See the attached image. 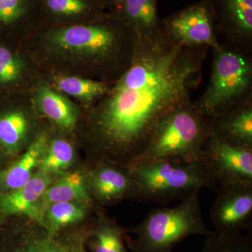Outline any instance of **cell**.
I'll return each mask as SVG.
<instances>
[{"label": "cell", "mask_w": 252, "mask_h": 252, "mask_svg": "<svg viewBox=\"0 0 252 252\" xmlns=\"http://www.w3.org/2000/svg\"><path fill=\"white\" fill-rule=\"evenodd\" d=\"M209 49L177 45L162 26L137 36L130 67L86 109L85 135L97 162L127 167L140 157L162 118L191 99Z\"/></svg>", "instance_id": "cell-1"}, {"label": "cell", "mask_w": 252, "mask_h": 252, "mask_svg": "<svg viewBox=\"0 0 252 252\" xmlns=\"http://www.w3.org/2000/svg\"><path fill=\"white\" fill-rule=\"evenodd\" d=\"M25 37L23 49L39 72L112 85L130 67L137 36L127 23L106 12L91 22L39 27Z\"/></svg>", "instance_id": "cell-2"}, {"label": "cell", "mask_w": 252, "mask_h": 252, "mask_svg": "<svg viewBox=\"0 0 252 252\" xmlns=\"http://www.w3.org/2000/svg\"><path fill=\"white\" fill-rule=\"evenodd\" d=\"M200 190L175 207L154 209L138 225L124 229V240L133 252H172L191 235L207 237L209 229L202 216Z\"/></svg>", "instance_id": "cell-3"}, {"label": "cell", "mask_w": 252, "mask_h": 252, "mask_svg": "<svg viewBox=\"0 0 252 252\" xmlns=\"http://www.w3.org/2000/svg\"><path fill=\"white\" fill-rule=\"evenodd\" d=\"M210 134L208 117L190 99L162 118L147 148L132 163L162 160L201 161Z\"/></svg>", "instance_id": "cell-4"}, {"label": "cell", "mask_w": 252, "mask_h": 252, "mask_svg": "<svg viewBox=\"0 0 252 252\" xmlns=\"http://www.w3.org/2000/svg\"><path fill=\"white\" fill-rule=\"evenodd\" d=\"M211 76L206 90L194 102L207 117H215L252 99V54L222 42L212 48Z\"/></svg>", "instance_id": "cell-5"}, {"label": "cell", "mask_w": 252, "mask_h": 252, "mask_svg": "<svg viewBox=\"0 0 252 252\" xmlns=\"http://www.w3.org/2000/svg\"><path fill=\"white\" fill-rule=\"evenodd\" d=\"M127 168L138 187L135 200L141 203L164 204L202 189H218L201 161L155 160L135 162Z\"/></svg>", "instance_id": "cell-6"}, {"label": "cell", "mask_w": 252, "mask_h": 252, "mask_svg": "<svg viewBox=\"0 0 252 252\" xmlns=\"http://www.w3.org/2000/svg\"><path fill=\"white\" fill-rule=\"evenodd\" d=\"M161 25L169 39L182 47L212 48L220 42L209 0H201L162 18Z\"/></svg>", "instance_id": "cell-7"}, {"label": "cell", "mask_w": 252, "mask_h": 252, "mask_svg": "<svg viewBox=\"0 0 252 252\" xmlns=\"http://www.w3.org/2000/svg\"><path fill=\"white\" fill-rule=\"evenodd\" d=\"M201 162L217 187L252 183V149L228 143L210 132Z\"/></svg>", "instance_id": "cell-8"}, {"label": "cell", "mask_w": 252, "mask_h": 252, "mask_svg": "<svg viewBox=\"0 0 252 252\" xmlns=\"http://www.w3.org/2000/svg\"><path fill=\"white\" fill-rule=\"evenodd\" d=\"M210 210V220L217 233L240 234L252 223V183L220 186Z\"/></svg>", "instance_id": "cell-9"}, {"label": "cell", "mask_w": 252, "mask_h": 252, "mask_svg": "<svg viewBox=\"0 0 252 252\" xmlns=\"http://www.w3.org/2000/svg\"><path fill=\"white\" fill-rule=\"evenodd\" d=\"M218 37L238 51L252 54V0H209Z\"/></svg>", "instance_id": "cell-10"}, {"label": "cell", "mask_w": 252, "mask_h": 252, "mask_svg": "<svg viewBox=\"0 0 252 252\" xmlns=\"http://www.w3.org/2000/svg\"><path fill=\"white\" fill-rule=\"evenodd\" d=\"M86 178L92 198L102 205L135 199L138 191L129 169L107 160L97 162Z\"/></svg>", "instance_id": "cell-11"}, {"label": "cell", "mask_w": 252, "mask_h": 252, "mask_svg": "<svg viewBox=\"0 0 252 252\" xmlns=\"http://www.w3.org/2000/svg\"><path fill=\"white\" fill-rule=\"evenodd\" d=\"M31 91L36 112L64 133L75 130L80 120V109L67 96L51 87L40 77Z\"/></svg>", "instance_id": "cell-12"}, {"label": "cell", "mask_w": 252, "mask_h": 252, "mask_svg": "<svg viewBox=\"0 0 252 252\" xmlns=\"http://www.w3.org/2000/svg\"><path fill=\"white\" fill-rule=\"evenodd\" d=\"M51 183V176L38 170L23 187L0 193V214L4 217H30L44 228V215L39 204Z\"/></svg>", "instance_id": "cell-13"}, {"label": "cell", "mask_w": 252, "mask_h": 252, "mask_svg": "<svg viewBox=\"0 0 252 252\" xmlns=\"http://www.w3.org/2000/svg\"><path fill=\"white\" fill-rule=\"evenodd\" d=\"M35 3L40 27L91 22L107 12L96 0H35Z\"/></svg>", "instance_id": "cell-14"}, {"label": "cell", "mask_w": 252, "mask_h": 252, "mask_svg": "<svg viewBox=\"0 0 252 252\" xmlns=\"http://www.w3.org/2000/svg\"><path fill=\"white\" fill-rule=\"evenodd\" d=\"M26 99H23L21 105L0 114V145L11 155L21 152L33 140L36 121L32 112L35 107L31 94L27 102Z\"/></svg>", "instance_id": "cell-15"}, {"label": "cell", "mask_w": 252, "mask_h": 252, "mask_svg": "<svg viewBox=\"0 0 252 252\" xmlns=\"http://www.w3.org/2000/svg\"><path fill=\"white\" fill-rule=\"evenodd\" d=\"M208 119L211 133L237 147L252 149V99Z\"/></svg>", "instance_id": "cell-16"}, {"label": "cell", "mask_w": 252, "mask_h": 252, "mask_svg": "<svg viewBox=\"0 0 252 252\" xmlns=\"http://www.w3.org/2000/svg\"><path fill=\"white\" fill-rule=\"evenodd\" d=\"M37 72L35 64L25 50L21 54L0 44V86L22 87L23 90L31 91L39 78Z\"/></svg>", "instance_id": "cell-17"}, {"label": "cell", "mask_w": 252, "mask_h": 252, "mask_svg": "<svg viewBox=\"0 0 252 252\" xmlns=\"http://www.w3.org/2000/svg\"><path fill=\"white\" fill-rule=\"evenodd\" d=\"M107 12L109 16L127 23L137 36L152 34L161 28L158 0H125Z\"/></svg>", "instance_id": "cell-18"}, {"label": "cell", "mask_w": 252, "mask_h": 252, "mask_svg": "<svg viewBox=\"0 0 252 252\" xmlns=\"http://www.w3.org/2000/svg\"><path fill=\"white\" fill-rule=\"evenodd\" d=\"M40 78L61 94L77 99L86 109L102 98L112 86L102 81L69 74H44Z\"/></svg>", "instance_id": "cell-19"}, {"label": "cell", "mask_w": 252, "mask_h": 252, "mask_svg": "<svg viewBox=\"0 0 252 252\" xmlns=\"http://www.w3.org/2000/svg\"><path fill=\"white\" fill-rule=\"evenodd\" d=\"M49 138L47 132H41L33 139L17 161L0 172V189L3 192L16 190L31 180L38 168Z\"/></svg>", "instance_id": "cell-20"}, {"label": "cell", "mask_w": 252, "mask_h": 252, "mask_svg": "<svg viewBox=\"0 0 252 252\" xmlns=\"http://www.w3.org/2000/svg\"><path fill=\"white\" fill-rule=\"evenodd\" d=\"M93 201L87 178L79 172L63 176L46 189L40 200L43 215L46 209L58 203H80L91 205Z\"/></svg>", "instance_id": "cell-21"}, {"label": "cell", "mask_w": 252, "mask_h": 252, "mask_svg": "<svg viewBox=\"0 0 252 252\" xmlns=\"http://www.w3.org/2000/svg\"><path fill=\"white\" fill-rule=\"evenodd\" d=\"M39 27L35 0H0V29L20 31L24 37Z\"/></svg>", "instance_id": "cell-22"}, {"label": "cell", "mask_w": 252, "mask_h": 252, "mask_svg": "<svg viewBox=\"0 0 252 252\" xmlns=\"http://www.w3.org/2000/svg\"><path fill=\"white\" fill-rule=\"evenodd\" d=\"M124 228L102 214L91 230L89 245L91 252H127Z\"/></svg>", "instance_id": "cell-23"}, {"label": "cell", "mask_w": 252, "mask_h": 252, "mask_svg": "<svg viewBox=\"0 0 252 252\" xmlns=\"http://www.w3.org/2000/svg\"><path fill=\"white\" fill-rule=\"evenodd\" d=\"M74 154L72 142L65 137H49L39 160L38 170L50 176L65 171L72 165Z\"/></svg>", "instance_id": "cell-24"}, {"label": "cell", "mask_w": 252, "mask_h": 252, "mask_svg": "<svg viewBox=\"0 0 252 252\" xmlns=\"http://www.w3.org/2000/svg\"><path fill=\"white\" fill-rule=\"evenodd\" d=\"M89 205L72 202L49 205L44 212V228L49 235L54 236L62 228L84 220L89 213Z\"/></svg>", "instance_id": "cell-25"}, {"label": "cell", "mask_w": 252, "mask_h": 252, "mask_svg": "<svg viewBox=\"0 0 252 252\" xmlns=\"http://www.w3.org/2000/svg\"><path fill=\"white\" fill-rule=\"evenodd\" d=\"M202 252H252L251 235H224L216 231L205 237Z\"/></svg>", "instance_id": "cell-26"}, {"label": "cell", "mask_w": 252, "mask_h": 252, "mask_svg": "<svg viewBox=\"0 0 252 252\" xmlns=\"http://www.w3.org/2000/svg\"><path fill=\"white\" fill-rule=\"evenodd\" d=\"M75 248H69L56 241L53 235L28 238L14 252H74Z\"/></svg>", "instance_id": "cell-27"}, {"label": "cell", "mask_w": 252, "mask_h": 252, "mask_svg": "<svg viewBox=\"0 0 252 252\" xmlns=\"http://www.w3.org/2000/svg\"><path fill=\"white\" fill-rule=\"evenodd\" d=\"M98 3L99 6L103 9L104 11L112 9L118 5L120 4L125 0H96Z\"/></svg>", "instance_id": "cell-28"}, {"label": "cell", "mask_w": 252, "mask_h": 252, "mask_svg": "<svg viewBox=\"0 0 252 252\" xmlns=\"http://www.w3.org/2000/svg\"><path fill=\"white\" fill-rule=\"evenodd\" d=\"M74 252H84L83 240H81V242H79V243L75 247V250H74Z\"/></svg>", "instance_id": "cell-29"}]
</instances>
